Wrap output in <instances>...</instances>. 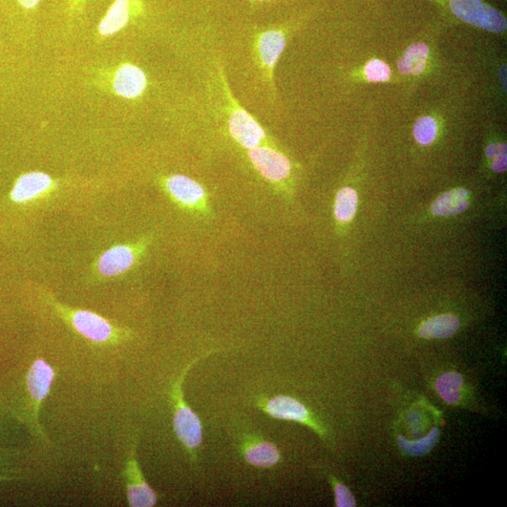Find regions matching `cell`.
I'll return each instance as SVG.
<instances>
[{"label": "cell", "mask_w": 507, "mask_h": 507, "mask_svg": "<svg viewBox=\"0 0 507 507\" xmlns=\"http://www.w3.org/2000/svg\"><path fill=\"white\" fill-rule=\"evenodd\" d=\"M45 298L63 322L94 344L116 345L131 335L130 331L114 325L95 312L60 304L49 294Z\"/></svg>", "instance_id": "1"}, {"label": "cell", "mask_w": 507, "mask_h": 507, "mask_svg": "<svg viewBox=\"0 0 507 507\" xmlns=\"http://www.w3.org/2000/svg\"><path fill=\"white\" fill-rule=\"evenodd\" d=\"M452 22L470 26L496 35H504L507 20L485 0H430Z\"/></svg>", "instance_id": "2"}, {"label": "cell", "mask_w": 507, "mask_h": 507, "mask_svg": "<svg viewBox=\"0 0 507 507\" xmlns=\"http://www.w3.org/2000/svg\"><path fill=\"white\" fill-rule=\"evenodd\" d=\"M201 355L190 362L174 380L171 390V396L174 405L173 428L177 438L182 443L190 457L197 458L196 452L201 446L203 440V430L201 421L194 411L189 407L184 399L182 385L187 373L192 367L202 359Z\"/></svg>", "instance_id": "3"}, {"label": "cell", "mask_w": 507, "mask_h": 507, "mask_svg": "<svg viewBox=\"0 0 507 507\" xmlns=\"http://www.w3.org/2000/svg\"><path fill=\"white\" fill-rule=\"evenodd\" d=\"M429 34L413 41L396 60L399 76L411 83L429 77L436 69V46Z\"/></svg>", "instance_id": "4"}, {"label": "cell", "mask_w": 507, "mask_h": 507, "mask_svg": "<svg viewBox=\"0 0 507 507\" xmlns=\"http://www.w3.org/2000/svg\"><path fill=\"white\" fill-rule=\"evenodd\" d=\"M222 82L229 102L228 129L231 137L248 150L260 146L266 137L264 129L232 95L223 74Z\"/></svg>", "instance_id": "5"}, {"label": "cell", "mask_w": 507, "mask_h": 507, "mask_svg": "<svg viewBox=\"0 0 507 507\" xmlns=\"http://www.w3.org/2000/svg\"><path fill=\"white\" fill-rule=\"evenodd\" d=\"M145 244L117 245L101 254L93 271L100 279H112L130 271L144 252Z\"/></svg>", "instance_id": "6"}, {"label": "cell", "mask_w": 507, "mask_h": 507, "mask_svg": "<svg viewBox=\"0 0 507 507\" xmlns=\"http://www.w3.org/2000/svg\"><path fill=\"white\" fill-rule=\"evenodd\" d=\"M137 441L127 458L124 468V479L127 499L132 507H153L156 505L157 495L143 476L137 459Z\"/></svg>", "instance_id": "7"}, {"label": "cell", "mask_w": 507, "mask_h": 507, "mask_svg": "<svg viewBox=\"0 0 507 507\" xmlns=\"http://www.w3.org/2000/svg\"><path fill=\"white\" fill-rule=\"evenodd\" d=\"M291 32L290 28L270 29L256 39V53L265 77L273 87V71L276 68Z\"/></svg>", "instance_id": "8"}, {"label": "cell", "mask_w": 507, "mask_h": 507, "mask_svg": "<svg viewBox=\"0 0 507 507\" xmlns=\"http://www.w3.org/2000/svg\"><path fill=\"white\" fill-rule=\"evenodd\" d=\"M55 377L53 368L42 359H37L27 375V388L31 399V419L34 420L35 426L42 438L45 434L39 425L38 414L40 406L50 394Z\"/></svg>", "instance_id": "9"}, {"label": "cell", "mask_w": 507, "mask_h": 507, "mask_svg": "<svg viewBox=\"0 0 507 507\" xmlns=\"http://www.w3.org/2000/svg\"><path fill=\"white\" fill-rule=\"evenodd\" d=\"M58 185V182L45 173H28L15 182L11 191V200L17 204L44 200L56 191Z\"/></svg>", "instance_id": "10"}, {"label": "cell", "mask_w": 507, "mask_h": 507, "mask_svg": "<svg viewBox=\"0 0 507 507\" xmlns=\"http://www.w3.org/2000/svg\"><path fill=\"white\" fill-rule=\"evenodd\" d=\"M248 156L257 171L267 180L281 182L291 172V164L287 156L269 147H256L250 149Z\"/></svg>", "instance_id": "11"}, {"label": "cell", "mask_w": 507, "mask_h": 507, "mask_svg": "<svg viewBox=\"0 0 507 507\" xmlns=\"http://www.w3.org/2000/svg\"><path fill=\"white\" fill-rule=\"evenodd\" d=\"M144 12L143 0H114L98 26L101 37L112 36Z\"/></svg>", "instance_id": "12"}, {"label": "cell", "mask_w": 507, "mask_h": 507, "mask_svg": "<svg viewBox=\"0 0 507 507\" xmlns=\"http://www.w3.org/2000/svg\"><path fill=\"white\" fill-rule=\"evenodd\" d=\"M259 405L264 413L274 419L298 422L314 428L316 431H321L312 421L307 408L293 397L277 396L262 401Z\"/></svg>", "instance_id": "13"}, {"label": "cell", "mask_w": 507, "mask_h": 507, "mask_svg": "<svg viewBox=\"0 0 507 507\" xmlns=\"http://www.w3.org/2000/svg\"><path fill=\"white\" fill-rule=\"evenodd\" d=\"M165 191L179 204L200 207L205 200L203 187L195 180L183 175H172L163 180Z\"/></svg>", "instance_id": "14"}, {"label": "cell", "mask_w": 507, "mask_h": 507, "mask_svg": "<svg viewBox=\"0 0 507 507\" xmlns=\"http://www.w3.org/2000/svg\"><path fill=\"white\" fill-rule=\"evenodd\" d=\"M147 84V76L139 67L125 63L115 72L112 86L117 95L126 99H136L143 94Z\"/></svg>", "instance_id": "15"}, {"label": "cell", "mask_w": 507, "mask_h": 507, "mask_svg": "<svg viewBox=\"0 0 507 507\" xmlns=\"http://www.w3.org/2000/svg\"><path fill=\"white\" fill-rule=\"evenodd\" d=\"M243 454L252 467L258 468H271L281 458L278 447L262 439L247 440L243 446Z\"/></svg>", "instance_id": "16"}, {"label": "cell", "mask_w": 507, "mask_h": 507, "mask_svg": "<svg viewBox=\"0 0 507 507\" xmlns=\"http://www.w3.org/2000/svg\"><path fill=\"white\" fill-rule=\"evenodd\" d=\"M468 207L467 190L456 188L438 197L432 203L431 210L436 217H452L462 214Z\"/></svg>", "instance_id": "17"}, {"label": "cell", "mask_w": 507, "mask_h": 507, "mask_svg": "<svg viewBox=\"0 0 507 507\" xmlns=\"http://www.w3.org/2000/svg\"><path fill=\"white\" fill-rule=\"evenodd\" d=\"M459 320L451 314H442L433 316L419 328V334L424 338H449L459 328Z\"/></svg>", "instance_id": "18"}, {"label": "cell", "mask_w": 507, "mask_h": 507, "mask_svg": "<svg viewBox=\"0 0 507 507\" xmlns=\"http://www.w3.org/2000/svg\"><path fill=\"white\" fill-rule=\"evenodd\" d=\"M393 72L388 63L377 58H370L361 67L351 74V78L356 82L378 84L392 80Z\"/></svg>", "instance_id": "19"}, {"label": "cell", "mask_w": 507, "mask_h": 507, "mask_svg": "<svg viewBox=\"0 0 507 507\" xmlns=\"http://www.w3.org/2000/svg\"><path fill=\"white\" fill-rule=\"evenodd\" d=\"M463 378L458 372H446L436 380L435 388L440 396L449 405H455L460 398Z\"/></svg>", "instance_id": "20"}, {"label": "cell", "mask_w": 507, "mask_h": 507, "mask_svg": "<svg viewBox=\"0 0 507 507\" xmlns=\"http://www.w3.org/2000/svg\"><path fill=\"white\" fill-rule=\"evenodd\" d=\"M440 132L439 117L435 114H424L414 124L413 135L421 146H430L437 138Z\"/></svg>", "instance_id": "21"}, {"label": "cell", "mask_w": 507, "mask_h": 507, "mask_svg": "<svg viewBox=\"0 0 507 507\" xmlns=\"http://www.w3.org/2000/svg\"><path fill=\"white\" fill-rule=\"evenodd\" d=\"M358 196L351 187H344L337 193L334 204V215L338 221H351L356 213Z\"/></svg>", "instance_id": "22"}, {"label": "cell", "mask_w": 507, "mask_h": 507, "mask_svg": "<svg viewBox=\"0 0 507 507\" xmlns=\"http://www.w3.org/2000/svg\"><path fill=\"white\" fill-rule=\"evenodd\" d=\"M440 436V431L437 428L433 429L431 432L424 439L417 440H410L403 436L397 437L398 447L401 451L405 453L419 457L428 454L436 445Z\"/></svg>", "instance_id": "23"}, {"label": "cell", "mask_w": 507, "mask_h": 507, "mask_svg": "<svg viewBox=\"0 0 507 507\" xmlns=\"http://www.w3.org/2000/svg\"><path fill=\"white\" fill-rule=\"evenodd\" d=\"M485 158L490 163L492 171L496 173L506 172L507 147L503 141H491L485 149Z\"/></svg>", "instance_id": "24"}, {"label": "cell", "mask_w": 507, "mask_h": 507, "mask_svg": "<svg viewBox=\"0 0 507 507\" xmlns=\"http://www.w3.org/2000/svg\"><path fill=\"white\" fill-rule=\"evenodd\" d=\"M334 490L337 507H353L356 505V501L346 485L334 482Z\"/></svg>", "instance_id": "25"}, {"label": "cell", "mask_w": 507, "mask_h": 507, "mask_svg": "<svg viewBox=\"0 0 507 507\" xmlns=\"http://www.w3.org/2000/svg\"><path fill=\"white\" fill-rule=\"evenodd\" d=\"M68 10L71 16L81 13L89 0H67Z\"/></svg>", "instance_id": "26"}, {"label": "cell", "mask_w": 507, "mask_h": 507, "mask_svg": "<svg viewBox=\"0 0 507 507\" xmlns=\"http://www.w3.org/2000/svg\"><path fill=\"white\" fill-rule=\"evenodd\" d=\"M40 0H17V3L26 10L35 9Z\"/></svg>", "instance_id": "27"}, {"label": "cell", "mask_w": 507, "mask_h": 507, "mask_svg": "<svg viewBox=\"0 0 507 507\" xmlns=\"http://www.w3.org/2000/svg\"><path fill=\"white\" fill-rule=\"evenodd\" d=\"M251 2H254V3H264V2H267V0H251Z\"/></svg>", "instance_id": "28"}, {"label": "cell", "mask_w": 507, "mask_h": 507, "mask_svg": "<svg viewBox=\"0 0 507 507\" xmlns=\"http://www.w3.org/2000/svg\"><path fill=\"white\" fill-rule=\"evenodd\" d=\"M504 2H506V0H504Z\"/></svg>", "instance_id": "29"}]
</instances>
